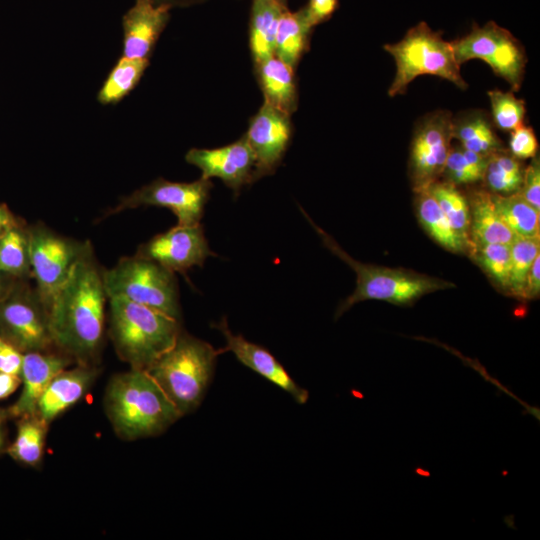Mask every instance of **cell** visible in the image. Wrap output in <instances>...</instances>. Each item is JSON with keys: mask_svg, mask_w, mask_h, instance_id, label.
<instances>
[{"mask_svg": "<svg viewBox=\"0 0 540 540\" xmlns=\"http://www.w3.org/2000/svg\"><path fill=\"white\" fill-rule=\"evenodd\" d=\"M102 272L87 242L48 308L53 345L77 363L92 364L102 344L108 300Z\"/></svg>", "mask_w": 540, "mask_h": 540, "instance_id": "6da1fadb", "label": "cell"}, {"mask_svg": "<svg viewBox=\"0 0 540 540\" xmlns=\"http://www.w3.org/2000/svg\"><path fill=\"white\" fill-rule=\"evenodd\" d=\"M104 409L114 432L128 441L159 435L182 417L148 372L134 368L110 379Z\"/></svg>", "mask_w": 540, "mask_h": 540, "instance_id": "7a4b0ae2", "label": "cell"}, {"mask_svg": "<svg viewBox=\"0 0 540 540\" xmlns=\"http://www.w3.org/2000/svg\"><path fill=\"white\" fill-rule=\"evenodd\" d=\"M109 334L118 357L146 370L169 350L182 331L180 320L122 297H110Z\"/></svg>", "mask_w": 540, "mask_h": 540, "instance_id": "3957f363", "label": "cell"}, {"mask_svg": "<svg viewBox=\"0 0 540 540\" xmlns=\"http://www.w3.org/2000/svg\"><path fill=\"white\" fill-rule=\"evenodd\" d=\"M219 353L208 342L181 331L172 347L146 371L184 416L200 405Z\"/></svg>", "mask_w": 540, "mask_h": 540, "instance_id": "277c9868", "label": "cell"}, {"mask_svg": "<svg viewBox=\"0 0 540 540\" xmlns=\"http://www.w3.org/2000/svg\"><path fill=\"white\" fill-rule=\"evenodd\" d=\"M300 210L319 234L325 247L346 262L357 275L355 290L340 303L335 319L354 304L365 300H381L397 305L410 304L423 295L455 287L453 283L443 279L414 271L357 261L350 257L329 234L318 227L302 208Z\"/></svg>", "mask_w": 540, "mask_h": 540, "instance_id": "5b68a950", "label": "cell"}, {"mask_svg": "<svg viewBox=\"0 0 540 540\" xmlns=\"http://www.w3.org/2000/svg\"><path fill=\"white\" fill-rule=\"evenodd\" d=\"M383 49L396 64L395 77L388 89L390 97L404 94L409 84L421 75L440 77L462 90L468 86L451 42L444 40L442 32L433 31L424 21L410 28L400 41L385 44Z\"/></svg>", "mask_w": 540, "mask_h": 540, "instance_id": "8992f818", "label": "cell"}, {"mask_svg": "<svg viewBox=\"0 0 540 540\" xmlns=\"http://www.w3.org/2000/svg\"><path fill=\"white\" fill-rule=\"evenodd\" d=\"M102 275L107 298L122 297L180 320L175 273L157 262L138 254L126 256Z\"/></svg>", "mask_w": 540, "mask_h": 540, "instance_id": "52a82bcc", "label": "cell"}, {"mask_svg": "<svg viewBox=\"0 0 540 540\" xmlns=\"http://www.w3.org/2000/svg\"><path fill=\"white\" fill-rule=\"evenodd\" d=\"M22 280L10 282L0 296V335L22 354L47 351L53 346L48 307Z\"/></svg>", "mask_w": 540, "mask_h": 540, "instance_id": "ba28073f", "label": "cell"}, {"mask_svg": "<svg viewBox=\"0 0 540 540\" xmlns=\"http://www.w3.org/2000/svg\"><path fill=\"white\" fill-rule=\"evenodd\" d=\"M451 45L460 65L472 59L482 60L510 85L512 92L521 88L527 64L525 49L494 21L483 26L474 23L469 33L451 41Z\"/></svg>", "mask_w": 540, "mask_h": 540, "instance_id": "9c48e42d", "label": "cell"}, {"mask_svg": "<svg viewBox=\"0 0 540 540\" xmlns=\"http://www.w3.org/2000/svg\"><path fill=\"white\" fill-rule=\"evenodd\" d=\"M27 232L31 273L40 297L49 308L87 243L60 236L44 225L31 226Z\"/></svg>", "mask_w": 540, "mask_h": 540, "instance_id": "30bf717a", "label": "cell"}, {"mask_svg": "<svg viewBox=\"0 0 540 540\" xmlns=\"http://www.w3.org/2000/svg\"><path fill=\"white\" fill-rule=\"evenodd\" d=\"M212 187L211 181L203 178L194 182H172L158 178L123 197L105 216L127 209L155 206L172 211L180 225L198 224L203 217Z\"/></svg>", "mask_w": 540, "mask_h": 540, "instance_id": "8fae6325", "label": "cell"}, {"mask_svg": "<svg viewBox=\"0 0 540 540\" xmlns=\"http://www.w3.org/2000/svg\"><path fill=\"white\" fill-rule=\"evenodd\" d=\"M452 114L435 110L415 125L408 162V172L415 193L426 190L442 175L453 140Z\"/></svg>", "mask_w": 540, "mask_h": 540, "instance_id": "7c38bea8", "label": "cell"}, {"mask_svg": "<svg viewBox=\"0 0 540 540\" xmlns=\"http://www.w3.org/2000/svg\"><path fill=\"white\" fill-rule=\"evenodd\" d=\"M136 254L157 262L173 273L182 274L194 266L202 267L208 257L216 256L200 223L177 224L140 245Z\"/></svg>", "mask_w": 540, "mask_h": 540, "instance_id": "4fadbf2b", "label": "cell"}, {"mask_svg": "<svg viewBox=\"0 0 540 540\" xmlns=\"http://www.w3.org/2000/svg\"><path fill=\"white\" fill-rule=\"evenodd\" d=\"M255 159V181L280 165L292 136L290 115L264 101L244 135Z\"/></svg>", "mask_w": 540, "mask_h": 540, "instance_id": "5bb4252c", "label": "cell"}, {"mask_svg": "<svg viewBox=\"0 0 540 540\" xmlns=\"http://www.w3.org/2000/svg\"><path fill=\"white\" fill-rule=\"evenodd\" d=\"M185 159L201 170V178H219L235 195L244 185L255 182V159L245 136L219 148H192Z\"/></svg>", "mask_w": 540, "mask_h": 540, "instance_id": "9a60e30c", "label": "cell"}, {"mask_svg": "<svg viewBox=\"0 0 540 540\" xmlns=\"http://www.w3.org/2000/svg\"><path fill=\"white\" fill-rule=\"evenodd\" d=\"M212 327L219 330L226 340L224 351L232 352L245 366L289 393L293 399L303 404L308 399V391L300 387L288 374L282 364L264 347L248 341L242 335L234 334L223 317Z\"/></svg>", "mask_w": 540, "mask_h": 540, "instance_id": "2e32d148", "label": "cell"}, {"mask_svg": "<svg viewBox=\"0 0 540 540\" xmlns=\"http://www.w3.org/2000/svg\"><path fill=\"white\" fill-rule=\"evenodd\" d=\"M171 8L153 0H135L123 16V56L148 59L169 21Z\"/></svg>", "mask_w": 540, "mask_h": 540, "instance_id": "e0dca14e", "label": "cell"}, {"mask_svg": "<svg viewBox=\"0 0 540 540\" xmlns=\"http://www.w3.org/2000/svg\"><path fill=\"white\" fill-rule=\"evenodd\" d=\"M65 354H51L46 351L23 353L21 384L18 400L7 410L8 416L20 418L36 414L38 402L52 379L71 363Z\"/></svg>", "mask_w": 540, "mask_h": 540, "instance_id": "ac0fdd59", "label": "cell"}, {"mask_svg": "<svg viewBox=\"0 0 540 540\" xmlns=\"http://www.w3.org/2000/svg\"><path fill=\"white\" fill-rule=\"evenodd\" d=\"M97 376L92 364L64 369L50 382L41 396L36 414L48 424L77 403L89 390Z\"/></svg>", "mask_w": 540, "mask_h": 540, "instance_id": "d6986e66", "label": "cell"}, {"mask_svg": "<svg viewBox=\"0 0 540 540\" xmlns=\"http://www.w3.org/2000/svg\"><path fill=\"white\" fill-rule=\"evenodd\" d=\"M264 101L290 115L297 107L294 68L275 55L255 64Z\"/></svg>", "mask_w": 540, "mask_h": 540, "instance_id": "ffe728a7", "label": "cell"}, {"mask_svg": "<svg viewBox=\"0 0 540 540\" xmlns=\"http://www.w3.org/2000/svg\"><path fill=\"white\" fill-rule=\"evenodd\" d=\"M468 202L470 240L473 247L491 243H512L515 235L499 216L490 192L475 190L468 197Z\"/></svg>", "mask_w": 540, "mask_h": 540, "instance_id": "44dd1931", "label": "cell"}, {"mask_svg": "<svg viewBox=\"0 0 540 540\" xmlns=\"http://www.w3.org/2000/svg\"><path fill=\"white\" fill-rule=\"evenodd\" d=\"M452 136L464 148L483 156H489L503 148L490 114L472 109L452 116Z\"/></svg>", "mask_w": 540, "mask_h": 540, "instance_id": "7402d4cb", "label": "cell"}, {"mask_svg": "<svg viewBox=\"0 0 540 540\" xmlns=\"http://www.w3.org/2000/svg\"><path fill=\"white\" fill-rule=\"evenodd\" d=\"M285 9L277 0H252L249 45L255 64L274 55L277 27Z\"/></svg>", "mask_w": 540, "mask_h": 540, "instance_id": "603a6c76", "label": "cell"}, {"mask_svg": "<svg viewBox=\"0 0 540 540\" xmlns=\"http://www.w3.org/2000/svg\"><path fill=\"white\" fill-rule=\"evenodd\" d=\"M313 28L304 7L295 12L285 9L277 27L274 55L295 68L303 54L309 49Z\"/></svg>", "mask_w": 540, "mask_h": 540, "instance_id": "cb8c5ba5", "label": "cell"}, {"mask_svg": "<svg viewBox=\"0 0 540 540\" xmlns=\"http://www.w3.org/2000/svg\"><path fill=\"white\" fill-rule=\"evenodd\" d=\"M415 206L420 224L440 246L453 253H470L471 246L452 227L427 190L416 193Z\"/></svg>", "mask_w": 540, "mask_h": 540, "instance_id": "d4e9b609", "label": "cell"}, {"mask_svg": "<svg viewBox=\"0 0 540 540\" xmlns=\"http://www.w3.org/2000/svg\"><path fill=\"white\" fill-rule=\"evenodd\" d=\"M524 171L521 160L503 148L488 156L482 182L492 194H515L521 188Z\"/></svg>", "mask_w": 540, "mask_h": 540, "instance_id": "484cf974", "label": "cell"}, {"mask_svg": "<svg viewBox=\"0 0 540 540\" xmlns=\"http://www.w3.org/2000/svg\"><path fill=\"white\" fill-rule=\"evenodd\" d=\"M491 198L499 216L514 235L540 237V212L518 192L506 196L491 193Z\"/></svg>", "mask_w": 540, "mask_h": 540, "instance_id": "4316f807", "label": "cell"}, {"mask_svg": "<svg viewBox=\"0 0 540 540\" xmlns=\"http://www.w3.org/2000/svg\"><path fill=\"white\" fill-rule=\"evenodd\" d=\"M48 423L37 414L19 418L14 442L7 448V453L17 462L36 466L42 456Z\"/></svg>", "mask_w": 540, "mask_h": 540, "instance_id": "83f0119b", "label": "cell"}, {"mask_svg": "<svg viewBox=\"0 0 540 540\" xmlns=\"http://www.w3.org/2000/svg\"><path fill=\"white\" fill-rule=\"evenodd\" d=\"M426 190L435 199L452 227L471 246L472 250L468 198L457 186L445 180L435 181Z\"/></svg>", "mask_w": 540, "mask_h": 540, "instance_id": "f1b7e54d", "label": "cell"}, {"mask_svg": "<svg viewBox=\"0 0 540 540\" xmlns=\"http://www.w3.org/2000/svg\"><path fill=\"white\" fill-rule=\"evenodd\" d=\"M0 272L15 279L32 276L28 232L22 224L0 237Z\"/></svg>", "mask_w": 540, "mask_h": 540, "instance_id": "f546056e", "label": "cell"}, {"mask_svg": "<svg viewBox=\"0 0 540 540\" xmlns=\"http://www.w3.org/2000/svg\"><path fill=\"white\" fill-rule=\"evenodd\" d=\"M148 65L149 59L122 56L100 89L98 100L103 104L119 102L137 85Z\"/></svg>", "mask_w": 540, "mask_h": 540, "instance_id": "4dcf8cb0", "label": "cell"}, {"mask_svg": "<svg viewBox=\"0 0 540 540\" xmlns=\"http://www.w3.org/2000/svg\"><path fill=\"white\" fill-rule=\"evenodd\" d=\"M488 156L472 152L458 144H451L442 172L444 180L455 186L482 182Z\"/></svg>", "mask_w": 540, "mask_h": 540, "instance_id": "1f68e13d", "label": "cell"}, {"mask_svg": "<svg viewBox=\"0 0 540 540\" xmlns=\"http://www.w3.org/2000/svg\"><path fill=\"white\" fill-rule=\"evenodd\" d=\"M540 254V237L526 238L514 236L510 244V275L508 292L517 298L524 299L528 273Z\"/></svg>", "mask_w": 540, "mask_h": 540, "instance_id": "d6a6232c", "label": "cell"}, {"mask_svg": "<svg viewBox=\"0 0 540 540\" xmlns=\"http://www.w3.org/2000/svg\"><path fill=\"white\" fill-rule=\"evenodd\" d=\"M470 254L494 284L508 292L510 245L491 243L474 246Z\"/></svg>", "mask_w": 540, "mask_h": 540, "instance_id": "836d02e7", "label": "cell"}, {"mask_svg": "<svg viewBox=\"0 0 540 540\" xmlns=\"http://www.w3.org/2000/svg\"><path fill=\"white\" fill-rule=\"evenodd\" d=\"M487 95L495 128L511 132L524 125L526 106L523 99L517 98L512 91L504 92L499 89L490 90Z\"/></svg>", "mask_w": 540, "mask_h": 540, "instance_id": "e575fe53", "label": "cell"}, {"mask_svg": "<svg viewBox=\"0 0 540 540\" xmlns=\"http://www.w3.org/2000/svg\"><path fill=\"white\" fill-rule=\"evenodd\" d=\"M538 140L534 130L522 125L511 131L509 152L520 160L532 159L538 152Z\"/></svg>", "mask_w": 540, "mask_h": 540, "instance_id": "d590c367", "label": "cell"}, {"mask_svg": "<svg viewBox=\"0 0 540 540\" xmlns=\"http://www.w3.org/2000/svg\"><path fill=\"white\" fill-rule=\"evenodd\" d=\"M520 196L540 212V162L536 155L525 168Z\"/></svg>", "mask_w": 540, "mask_h": 540, "instance_id": "8d00e7d4", "label": "cell"}, {"mask_svg": "<svg viewBox=\"0 0 540 540\" xmlns=\"http://www.w3.org/2000/svg\"><path fill=\"white\" fill-rule=\"evenodd\" d=\"M338 5L339 0H309L304 9L310 23L315 27L329 20L337 10Z\"/></svg>", "mask_w": 540, "mask_h": 540, "instance_id": "74e56055", "label": "cell"}, {"mask_svg": "<svg viewBox=\"0 0 540 540\" xmlns=\"http://www.w3.org/2000/svg\"><path fill=\"white\" fill-rule=\"evenodd\" d=\"M23 354L0 335V371L19 374Z\"/></svg>", "mask_w": 540, "mask_h": 540, "instance_id": "f35d334b", "label": "cell"}, {"mask_svg": "<svg viewBox=\"0 0 540 540\" xmlns=\"http://www.w3.org/2000/svg\"><path fill=\"white\" fill-rule=\"evenodd\" d=\"M540 293V254L535 258L528 273L524 299H536Z\"/></svg>", "mask_w": 540, "mask_h": 540, "instance_id": "ab89813d", "label": "cell"}, {"mask_svg": "<svg viewBox=\"0 0 540 540\" xmlns=\"http://www.w3.org/2000/svg\"><path fill=\"white\" fill-rule=\"evenodd\" d=\"M21 384L19 374L0 371V400L13 394Z\"/></svg>", "mask_w": 540, "mask_h": 540, "instance_id": "60d3db41", "label": "cell"}, {"mask_svg": "<svg viewBox=\"0 0 540 540\" xmlns=\"http://www.w3.org/2000/svg\"><path fill=\"white\" fill-rule=\"evenodd\" d=\"M22 224L3 203H0V237L9 229Z\"/></svg>", "mask_w": 540, "mask_h": 540, "instance_id": "b9f144b4", "label": "cell"}, {"mask_svg": "<svg viewBox=\"0 0 540 540\" xmlns=\"http://www.w3.org/2000/svg\"><path fill=\"white\" fill-rule=\"evenodd\" d=\"M154 2L158 3V4H166V5H169L171 7H174V6H187V5H191V4H194V3H198L202 0H153Z\"/></svg>", "mask_w": 540, "mask_h": 540, "instance_id": "7bdbcfd3", "label": "cell"}, {"mask_svg": "<svg viewBox=\"0 0 540 540\" xmlns=\"http://www.w3.org/2000/svg\"><path fill=\"white\" fill-rule=\"evenodd\" d=\"M6 278H8V276L0 272V296L10 284Z\"/></svg>", "mask_w": 540, "mask_h": 540, "instance_id": "ee69618b", "label": "cell"}, {"mask_svg": "<svg viewBox=\"0 0 540 540\" xmlns=\"http://www.w3.org/2000/svg\"><path fill=\"white\" fill-rule=\"evenodd\" d=\"M2 424H0V453L4 450L5 446V439H4V433L1 428Z\"/></svg>", "mask_w": 540, "mask_h": 540, "instance_id": "f6af8a7d", "label": "cell"}, {"mask_svg": "<svg viewBox=\"0 0 540 540\" xmlns=\"http://www.w3.org/2000/svg\"><path fill=\"white\" fill-rule=\"evenodd\" d=\"M8 416L7 411L0 409V424H3L5 418Z\"/></svg>", "mask_w": 540, "mask_h": 540, "instance_id": "bcb514c9", "label": "cell"}, {"mask_svg": "<svg viewBox=\"0 0 540 540\" xmlns=\"http://www.w3.org/2000/svg\"><path fill=\"white\" fill-rule=\"evenodd\" d=\"M277 1L284 6H287V0H277Z\"/></svg>", "mask_w": 540, "mask_h": 540, "instance_id": "7dc6e473", "label": "cell"}]
</instances>
